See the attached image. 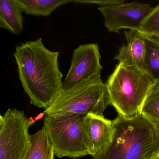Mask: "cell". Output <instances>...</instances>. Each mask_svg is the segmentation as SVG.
<instances>
[{"label": "cell", "instance_id": "10", "mask_svg": "<svg viewBox=\"0 0 159 159\" xmlns=\"http://www.w3.org/2000/svg\"><path fill=\"white\" fill-rule=\"evenodd\" d=\"M125 35L126 43L120 48L114 59L119 63L143 70L147 52L144 34L139 30H130L125 31Z\"/></svg>", "mask_w": 159, "mask_h": 159}, {"label": "cell", "instance_id": "14", "mask_svg": "<svg viewBox=\"0 0 159 159\" xmlns=\"http://www.w3.org/2000/svg\"><path fill=\"white\" fill-rule=\"evenodd\" d=\"M143 34L147 46L143 70L159 83V41L150 35Z\"/></svg>", "mask_w": 159, "mask_h": 159}, {"label": "cell", "instance_id": "4", "mask_svg": "<svg viewBox=\"0 0 159 159\" xmlns=\"http://www.w3.org/2000/svg\"><path fill=\"white\" fill-rule=\"evenodd\" d=\"M86 115H45L44 125L54 150L59 158L76 159L91 155L85 129Z\"/></svg>", "mask_w": 159, "mask_h": 159}, {"label": "cell", "instance_id": "5", "mask_svg": "<svg viewBox=\"0 0 159 159\" xmlns=\"http://www.w3.org/2000/svg\"><path fill=\"white\" fill-rule=\"evenodd\" d=\"M110 105L106 83L101 79H96L62 90L44 112L46 115L53 116L66 114L104 116V111Z\"/></svg>", "mask_w": 159, "mask_h": 159}, {"label": "cell", "instance_id": "18", "mask_svg": "<svg viewBox=\"0 0 159 159\" xmlns=\"http://www.w3.org/2000/svg\"><path fill=\"white\" fill-rule=\"evenodd\" d=\"M152 125L154 127V131H155V134H156V138H157V141H158L159 146V125Z\"/></svg>", "mask_w": 159, "mask_h": 159}, {"label": "cell", "instance_id": "11", "mask_svg": "<svg viewBox=\"0 0 159 159\" xmlns=\"http://www.w3.org/2000/svg\"><path fill=\"white\" fill-rule=\"evenodd\" d=\"M22 12L18 0H1L0 28L19 35L23 29Z\"/></svg>", "mask_w": 159, "mask_h": 159}, {"label": "cell", "instance_id": "19", "mask_svg": "<svg viewBox=\"0 0 159 159\" xmlns=\"http://www.w3.org/2000/svg\"><path fill=\"white\" fill-rule=\"evenodd\" d=\"M45 115L46 114H45L44 112H41V113H40L39 115H37L36 117H34V118L36 121H37L39 120H41L43 117H45Z\"/></svg>", "mask_w": 159, "mask_h": 159}, {"label": "cell", "instance_id": "13", "mask_svg": "<svg viewBox=\"0 0 159 159\" xmlns=\"http://www.w3.org/2000/svg\"><path fill=\"white\" fill-rule=\"evenodd\" d=\"M22 12L29 15L49 16L58 7L74 1L18 0Z\"/></svg>", "mask_w": 159, "mask_h": 159}, {"label": "cell", "instance_id": "9", "mask_svg": "<svg viewBox=\"0 0 159 159\" xmlns=\"http://www.w3.org/2000/svg\"><path fill=\"white\" fill-rule=\"evenodd\" d=\"M85 129L92 156L104 152L110 144L113 135L112 120L104 116L87 114Z\"/></svg>", "mask_w": 159, "mask_h": 159}, {"label": "cell", "instance_id": "2", "mask_svg": "<svg viewBox=\"0 0 159 159\" xmlns=\"http://www.w3.org/2000/svg\"><path fill=\"white\" fill-rule=\"evenodd\" d=\"M108 147L93 159H149L159 154L154 127L142 115L127 119L118 114Z\"/></svg>", "mask_w": 159, "mask_h": 159}, {"label": "cell", "instance_id": "17", "mask_svg": "<svg viewBox=\"0 0 159 159\" xmlns=\"http://www.w3.org/2000/svg\"><path fill=\"white\" fill-rule=\"evenodd\" d=\"M78 3H88L98 4L100 6H109L114 4H120L125 2L123 0H97V1H74Z\"/></svg>", "mask_w": 159, "mask_h": 159}, {"label": "cell", "instance_id": "21", "mask_svg": "<svg viewBox=\"0 0 159 159\" xmlns=\"http://www.w3.org/2000/svg\"><path fill=\"white\" fill-rule=\"evenodd\" d=\"M159 159V154L156 155V156H154V157H152V158H151L150 159Z\"/></svg>", "mask_w": 159, "mask_h": 159}, {"label": "cell", "instance_id": "6", "mask_svg": "<svg viewBox=\"0 0 159 159\" xmlns=\"http://www.w3.org/2000/svg\"><path fill=\"white\" fill-rule=\"evenodd\" d=\"M25 112L9 108L0 116V159H25L30 144L32 125Z\"/></svg>", "mask_w": 159, "mask_h": 159}, {"label": "cell", "instance_id": "1", "mask_svg": "<svg viewBox=\"0 0 159 159\" xmlns=\"http://www.w3.org/2000/svg\"><path fill=\"white\" fill-rule=\"evenodd\" d=\"M14 56L19 79L30 104L47 109L63 90L59 52L47 49L40 38L16 46Z\"/></svg>", "mask_w": 159, "mask_h": 159}, {"label": "cell", "instance_id": "15", "mask_svg": "<svg viewBox=\"0 0 159 159\" xmlns=\"http://www.w3.org/2000/svg\"><path fill=\"white\" fill-rule=\"evenodd\" d=\"M141 114L152 125H159V83H156L147 96Z\"/></svg>", "mask_w": 159, "mask_h": 159}, {"label": "cell", "instance_id": "3", "mask_svg": "<svg viewBox=\"0 0 159 159\" xmlns=\"http://www.w3.org/2000/svg\"><path fill=\"white\" fill-rule=\"evenodd\" d=\"M157 83L144 70L119 63L106 83L111 105L127 119L141 115L142 105Z\"/></svg>", "mask_w": 159, "mask_h": 159}, {"label": "cell", "instance_id": "12", "mask_svg": "<svg viewBox=\"0 0 159 159\" xmlns=\"http://www.w3.org/2000/svg\"><path fill=\"white\" fill-rule=\"evenodd\" d=\"M54 152L44 126L30 136V144L25 159H54Z\"/></svg>", "mask_w": 159, "mask_h": 159}, {"label": "cell", "instance_id": "16", "mask_svg": "<svg viewBox=\"0 0 159 159\" xmlns=\"http://www.w3.org/2000/svg\"><path fill=\"white\" fill-rule=\"evenodd\" d=\"M139 30L149 35L159 32V5L154 7Z\"/></svg>", "mask_w": 159, "mask_h": 159}, {"label": "cell", "instance_id": "8", "mask_svg": "<svg viewBox=\"0 0 159 159\" xmlns=\"http://www.w3.org/2000/svg\"><path fill=\"white\" fill-rule=\"evenodd\" d=\"M154 7L148 3L134 2L106 6L98 10L104 18V25L110 33H119L122 29L139 30Z\"/></svg>", "mask_w": 159, "mask_h": 159}, {"label": "cell", "instance_id": "7", "mask_svg": "<svg viewBox=\"0 0 159 159\" xmlns=\"http://www.w3.org/2000/svg\"><path fill=\"white\" fill-rule=\"evenodd\" d=\"M97 43L81 44L73 51L71 65L63 82V90L79 85L86 81L101 79L103 66Z\"/></svg>", "mask_w": 159, "mask_h": 159}, {"label": "cell", "instance_id": "20", "mask_svg": "<svg viewBox=\"0 0 159 159\" xmlns=\"http://www.w3.org/2000/svg\"><path fill=\"white\" fill-rule=\"evenodd\" d=\"M150 36H151L152 37H153L155 39L159 41V32L154 33V34H152V35H150Z\"/></svg>", "mask_w": 159, "mask_h": 159}]
</instances>
